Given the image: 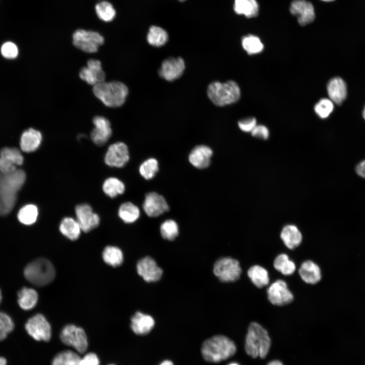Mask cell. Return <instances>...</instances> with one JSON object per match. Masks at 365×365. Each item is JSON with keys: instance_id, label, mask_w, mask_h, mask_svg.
<instances>
[{"instance_id": "1", "label": "cell", "mask_w": 365, "mask_h": 365, "mask_svg": "<svg viewBox=\"0 0 365 365\" xmlns=\"http://www.w3.org/2000/svg\"><path fill=\"white\" fill-rule=\"evenodd\" d=\"M233 340L223 335L213 336L202 343L200 352L203 359L210 363H218L227 360L236 352Z\"/></svg>"}, {"instance_id": "2", "label": "cell", "mask_w": 365, "mask_h": 365, "mask_svg": "<svg viewBox=\"0 0 365 365\" xmlns=\"http://www.w3.org/2000/svg\"><path fill=\"white\" fill-rule=\"evenodd\" d=\"M25 180V172L21 169L6 174L0 172V215H6L11 211L16 203L17 193Z\"/></svg>"}, {"instance_id": "3", "label": "cell", "mask_w": 365, "mask_h": 365, "mask_svg": "<svg viewBox=\"0 0 365 365\" xmlns=\"http://www.w3.org/2000/svg\"><path fill=\"white\" fill-rule=\"evenodd\" d=\"M271 339L268 332L261 324L251 322L248 328L245 341V350L249 356L265 358L271 347Z\"/></svg>"}, {"instance_id": "4", "label": "cell", "mask_w": 365, "mask_h": 365, "mask_svg": "<svg viewBox=\"0 0 365 365\" xmlns=\"http://www.w3.org/2000/svg\"><path fill=\"white\" fill-rule=\"evenodd\" d=\"M93 92L105 106L118 107L125 102L128 89L126 85L119 81H104L94 85Z\"/></svg>"}, {"instance_id": "5", "label": "cell", "mask_w": 365, "mask_h": 365, "mask_svg": "<svg viewBox=\"0 0 365 365\" xmlns=\"http://www.w3.org/2000/svg\"><path fill=\"white\" fill-rule=\"evenodd\" d=\"M240 89L233 81L225 83L213 82L208 86L207 94L215 105L224 106L236 102L240 97Z\"/></svg>"}, {"instance_id": "6", "label": "cell", "mask_w": 365, "mask_h": 365, "mask_svg": "<svg viewBox=\"0 0 365 365\" xmlns=\"http://www.w3.org/2000/svg\"><path fill=\"white\" fill-rule=\"evenodd\" d=\"M24 275L30 283L38 286L48 284L54 279L55 271L52 263L45 258H39L25 268Z\"/></svg>"}, {"instance_id": "7", "label": "cell", "mask_w": 365, "mask_h": 365, "mask_svg": "<svg viewBox=\"0 0 365 365\" xmlns=\"http://www.w3.org/2000/svg\"><path fill=\"white\" fill-rule=\"evenodd\" d=\"M103 37L97 32L79 29L72 35L73 44L83 51L93 53L96 52L104 43Z\"/></svg>"}, {"instance_id": "8", "label": "cell", "mask_w": 365, "mask_h": 365, "mask_svg": "<svg viewBox=\"0 0 365 365\" xmlns=\"http://www.w3.org/2000/svg\"><path fill=\"white\" fill-rule=\"evenodd\" d=\"M213 273L222 282H233L239 279L241 269L237 260L230 257H224L215 263Z\"/></svg>"}, {"instance_id": "9", "label": "cell", "mask_w": 365, "mask_h": 365, "mask_svg": "<svg viewBox=\"0 0 365 365\" xmlns=\"http://www.w3.org/2000/svg\"><path fill=\"white\" fill-rule=\"evenodd\" d=\"M60 339L64 344L72 346L78 352L84 353L87 349L88 343L84 330L74 324L65 326L60 333Z\"/></svg>"}, {"instance_id": "10", "label": "cell", "mask_w": 365, "mask_h": 365, "mask_svg": "<svg viewBox=\"0 0 365 365\" xmlns=\"http://www.w3.org/2000/svg\"><path fill=\"white\" fill-rule=\"evenodd\" d=\"M25 327L27 333L36 341H49L51 337V327L46 318L41 314L30 317Z\"/></svg>"}, {"instance_id": "11", "label": "cell", "mask_w": 365, "mask_h": 365, "mask_svg": "<svg viewBox=\"0 0 365 365\" xmlns=\"http://www.w3.org/2000/svg\"><path fill=\"white\" fill-rule=\"evenodd\" d=\"M269 301L276 306H283L292 302L294 296L282 280H277L272 283L267 289Z\"/></svg>"}, {"instance_id": "12", "label": "cell", "mask_w": 365, "mask_h": 365, "mask_svg": "<svg viewBox=\"0 0 365 365\" xmlns=\"http://www.w3.org/2000/svg\"><path fill=\"white\" fill-rule=\"evenodd\" d=\"M77 221L81 230L88 232L96 228L100 222L98 215L93 211L91 206L87 203L77 205L75 208Z\"/></svg>"}, {"instance_id": "13", "label": "cell", "mask_w": 365, "mask_h": 365, "mask_svg": "<svg viewBox=\"0 0 365 365\" xmlns=\"http://www.w3.org/2000/svg\"><path fill=\"white\" fill-rule=\"evenodd\" d=\"M129 159L128 147L123 142H116L111 144L104 157L106 164L112 167H123Z\"/></svg>"}, {"instance_id": "14", "label": "cell", "mask_w": 365, "mask_h": 365, "mask_svg": "<svg viewBox=\"0 0 365 365\" xmlns=\"http://www.w3.org/2000/svg\"><path fill=\"white\" fill-rule=\"evenodd\" d=\"M185 69L182 58L169 57L162 62L159 69V75L166 81H173L181 76Z\"/></svg>"}, {"instance_id": "15", "label": "cell", "mask_w": 365, "mask_h": 365, "mask_svg": "<svg viewBox=\"0 0 365 365\" xmlns=\"http://www.w3.org/2000/svg\"><path fill=\"white\" fill-rule=\"evenodd\" d=\"M79 76L83 81L93 86L104 82L105 78L100 61L94 59H89L87 66L80 69Z\"/></svg>"}, {"instance_id": "16", "label": "cell", "mask_w": 365, "mask_h": 365, "mask_svg": "<svg viewBox=\"0 0 365 365\" xmlns=\"http://www.w3.org/2000/svg\"><path fill=\"white\" fill-rule=\"evenodd\" d=\"M290 13L297 17L301 25L311 23L315 18V11L312 4L306 0H294L290 6Z\"/></svg>"}, {"instance_id": "17", "label": "cell", "mask_w": 365, "mask_h": 365, "mask_svg": "<svg viewBox=\"0 0 365 365\" xmlns=\"http://www.w3.org/2000/svg\"><path fill=\"white\" fill-rule=\"evenodd\" d=\"M143 209L149 216L157 217L167 211L169 206L162 196L155 192H151L145 195Z\"/></svg>"}, {"instance_id": "18", "label": "cell", "mask_w": 365, "mask_h": 365, "mask_svg": "<svg viewBox=\"0 0 365 365\" xmlns=\"http://www.w3.org/2000/svg\"><path fill=\"white\" fill-rule=\"evenodd\" d=\"M94 128L91 132V138L98 145H104L112 134L110 122L105 117L97 116L93 118Z\"/></svg>"}, {"instance_id": "19", "label": "cell", "mask_w": 365, "mask_h": 365, "mask_svg": "<svg viewBox=\"0 0 365 365\" xmlns=\"http://www.w3.org/2000/svg\"><path fill=\"white\" fill-rule=\"evenodd\" d=\"M137 271L147 282H155L159 280L162 275V270L158 266L155 261L150 257L140 259L137 263Z\"/></svg>"}, {"instance_id": "20", "label": "cell", "mask_w": 365, "mask_h": 365, "mask_svg": "<svg viewBox=\"0 0 365 365\" xmlns=\"http://www.w3.org/2000/svg\"><path fill=\"white\" fill-rule=\"evenodd\" d=\"M212 155V151L209 147L204 145H198L191 152L189 160L194 167L203 169L209 165Z\"/></svg>"}, {"instance_id": "21", "label": "cell", "mask_w": 365, "mask_h": 365, "mask_svg": "<svg viewBox=\"0 0 365 365\" xmlns=\"http://www.w3.org/2000/svg\"><path fill=\"white\" fill-rule=\"evenodd\" d=\"M155 325V320L150 315L137 312L131 319V328L137 335L149 334Z\"/></svg>"}, {"instance_id": "22", "label": "cell", "mask_w": 365, "mask_h": 365, "mask_svg": "<svg viewBox=\"0 0 365 365\" xmlns=\"http://www.w3.org/2000/svg\"><path fill=\"white\" fill-rule=\"evenodd\" d=\"M42 140L40 131L32 128L24 131L20 138V148L22 151L30 153L36 150Z\"/></svg>"}, {"instance_id": "23", "label": "cell", "mask_w": 365, "mask_h": 365, "mask_svg": "<svg viewBox=\"0 0 365 365\" xmlns=\"http://www.w3.org/2000/svg\"><path fill=\"white\" fill-rule=\"evenodd\" d=\"M327 91L330 99L334 103L340 104L346 97V85L341 78L335 77L328 82Z\"/></svg>"}, {"instance_id": "24", "label": "cell", "mask_w": 365, "mask_h": 365, "mask_svg": "<svg viewBox=\"0 0 365 365\" xmlns=\"http://www.w3.org/2000/svg\"><path fill=\"white\" fill-rule=\"evenodd\" d=\"M299 275L302 279L308 284H316L321 278L319 267L312 261L303 262L299 269Z\"/></svg>"}, {"instance_id": "25", "label": "cell", "mask_w": 365, "mask_h": 365, "mask_svg": "<svg viewBox=\"0 0 365 365\" xmlns=\"http://www.w3.org/2000/svg\"><path fill=\"white\" fill-rule=\"evenodd\" d=\"M280 237L285 246L293 249L301 243L302 235L298 228L293 225H286L282 229Z\"/></svg>"}, {"instance_id": "26", "label": "cell", "mask_w": 365, "mask_h": 365, "mask_svg": "<svg viewBox=\"0 0 365 365\" xmlns=\"http://www.w3.org/2000/svg\"><path fill=\"white\" fill-rule=\"evenodd\" d=\"M18 303L21 308L29 310L33 308L38 300L37 292L33 289L24 287L18 292Z\"/></svg>"}, {"instance_id": "27", "label": "cell", "mask_w": 365, "mask_h": 365, "mask_svg": "<svg viewBox=\"0 0 365 365\" xmlns=\"http://www.w3.org/2000/svg\"><path fill=\"white\" fill-rule=\"evenodd\" d=\"M59 230L67 238L75 240L80 236L81 229L77 220L70 217H65L60 222Z\"/></svg>"}, {"instance_id": "28", "label": "cell", "mask_w": 365, "mask_h": 365, "mask_svg": "<svg viewBox=\"0 0 365 365\" xmlns=\"http://www.w3.org/2000/svg\"><path fill=\"white\" fill-rule=\"evenodd\" d=\"M235 12L244 15L247 18L256 17L259 13V6L256 0H235Z\"/></svg>"}, {"instance_id": "29", "label": "cell", "mask_w": 365, "mask_h": 365, "mask_svg": "<svg viewBox=\"0 0 365 365\" xmlns=\"http://www.w3.org/2000/svg\"><path fill=\"white\" fill-rule=\"evenodd\" d=\"M247 275L252 283L259 288H262L269 284L268 272L261 266L251 267L247 271Z\"/></svg>"}, {"instance_id": "30", "label": "cell", "mask_w": 365, "mask_h": 365, "mask_svg": "<svg viewBox=\"0 0 365 365\" xmlns=\"http://www.w3.org/2000/svg\"><path fill=\"white\" fill-rule=\"evenodd\" d=\"M118 215L125 223H132L138 218L140 210L138 207L132 202H126L120 206Z\"/></svg>"}, {"instance_id": "31", "label": "cell", "mask_w": 365, "mask_h": 365, "mask_svg": "<svg viewBox=\"0 0 365 365\" xmlns=\"http://www.w3.org/2000/svg\"><path fill=\"white\" fill-rule=\"evenodd\" d=\"M168 39L167 32L162 28L157 26H152L150 28L147 36L148 43L156 47L164 45Z\"/></svg>"}, {"instance_id": "32", "label": "cell", "mask_w": 365, "mask_h": 365, "mask_svg": "<svg viewBox=\"0 0 365 365\" xmlns=\"http://www.w3.org/2000/svg\"><path fill=\"white\" fill-rule=\"evenodd\" d=\"M102 189L104 193L111 198L123 194L125 190L124 184L119 179L111 177L103 182Z\"/></svg>"}, {"instance_id": "33", "label": "cell", "mask_w": 365, "mask_h": 365, "mask_svg": "<svg viewBox=\"0 0 365 365\" xmlns=\"http://www.w3.org/2000/svg\"><path fill=\"white\" fill-rule=\"evenodd\" d=\"M102 258L105 263L108 265L113 267H117L122 264L123 255L122 251L118 247L107 246L103 251Z\"/></svg>"}, {"instance_id": "34", "label": "cell", "mask_w": 365, "mask_h": 365, "mask_svg": "<svg viewBox=\"0 0 365 365\" xmlns=\"http://www.w3.org/2000/svg\"><path fill=\"white\" fill-rule=\"evenodd\" d=\"M38 216V209L34 204H27L23 206L19 211L18 219L20 223L25 225L34 223Z\"/></svg>"}, {"instance_id": "35", "label": "cell", "mask_w": 365, "mask_h": 365, "mask_svg": "<svg viewBox=\"0 0 365 365\" xmlns=\"http://www.w3.org/2000/svg\"><path fill=\"white\" fill-rule=\"evenodd\" d=\"M273 265L276 270L286 276L291 275L296 270L295 264L285 253L278 255L275 259Z\"/></svg>"}, {"instance_id": "36", "label": "cell", "mask_w": 365, "mask_h": 365, "mask_svg": "<svg viewBox=\"0 0 365 365\" xmlns=\"http://www.w3.org/2000/svg\"><path fill=\"white\" fill-rule=\"evenodd\" d=\"M81 359L77 353L72 351H63L54 357L52 365H80Z\"/></svg>"}, {"instance_id": "37", "label": "cell", "mask_w": 365, "mask_h": 365, "mask_svg": "<svg viewBox=\"0 0 365 365\" xmlns=\"http://www.w3.org/2000/svg\"><path fill=\"white\" fill-rule=\"evenodd\" d=\"M244 50L249 55L261 53L264 45L260 38L252 34L244 36L241 41Z\"/></svg>"}, {"instance_id": "38", "label": "cell", "mask_w": 365, "mask_h": 365, "mask_svg": "<svg viewBox=\"0 0 365 365\" xmlns=\"http://www.w3.org/2000/svg\"><path fill=\"white\" fill-rule=\"evenodd\" d=\"M96 13L98 18L105 22L112 21L116 16V11L110 3L102 1L97 3L95 7Z\"/></svg>"}, {"instance_id": "39", "label": "cell", "mask_w": 365, "mask_h": 365, "mask_svg": "<svg viewBox=\"0 0 365 365\" xmlns=\"http://www.w3.org/2000/svg\"><path fill=\"white\" fill-rule=\"evenodd\" d=\"M158 170V162L155 158H149L144 161L139 168L140 175L148 180L153 178Z\"/></svg>"}, {"instance_id": "40", "label": "cell", "mask_w": 365, "mask_h": 365, "mask_svg": "<svg viewBox=\"0 0 365 365\" xmlns=\"http://www.w3.org/2000/svg\"><path fill=\"white\" fill-rule=\"evenodd\" d=\"M160 232L163 238L173 240L178 236V226L174 221L168 220L161 224Z\"/></svg>"}, {"instance_id": "41", "label": "cell", "mask_w": 365, "mask_h": 365, "mask_svg": "<svg viewBox=\"0 0 365 365\" xmlns=\"http://www.w3.org/2000/svg\"><path fill=\"white\" fill-rule=\"evenodd\" d=\"M0 157L5 158L16 166L23 163V157L20 151L15 148H4L0 151Z\"/></svg>"}, {"instance_id": "42", "label": "cell", "mask_w": 365, "mask_h": 365, "mask_svg": "<svg viewBox=\"0 0 365 365\" xmlns=\"http://www.w3.org/2000/svg\"><path fill=\"white\" fill-rule=\"evenodd\" d=\"M334 102L328 98L321 99L314 106V111L322 119L328 117L334 109Z\"/></svg>"}, {"instance_id": "43", "label": "cell", "mask_w": 365, "mask_h": 365, "mask_svg": "<svg viewBox=\"0 0 365 365\" xmlns=\"http://www.w3.org/2000/svg\"><path fill=\"white\" fill-rule=\"evenodd\" d=\"M14 327V324L11 318L6 313L0 311V341L5 339Z\"/></svg>"}, {"instance_id": "44", "label": "cell", "mask_w": 365, "mask_h": 365, "mask_svg": "<svg viewBox=\"0 0 365 365\" xmlns=\"http://www.w3.org/2000/svg\"><path fill=\"white\" fill-rule=\"evenodd\" d=\"M1 51L3 57L7 59L15 58L18 54L17 46L11 42L4 43L1 47Z\"/></svg>"}, {"instance_id": "45", "label": "cell", "mask_w": 365, "mask_h": 365, "mask_svg": "<svg viewBox=\"0 0 365 365\" xmlns=\"http://www.w3.org/2000/svg\"><path fill=\"white\" fill-rule=\"evenodd\" d=\"M257 125V120L254 118H247L238 122V126L243 131L251 132Z\"/></svg>"}, {"instance_id": "46", "label": "cell", "mask_w": 365, "mask_h": 365, "mask_svg": "<svg viewBox=\"0 0 365 365\" xmlns=\"http://www.w3.org/2000/svg\"><path fill=\"white\" fill-rule=\"evenodd\" d=\"M17 169L16 166L8 160L0 157V172L6 174H9Z\"/></svg>"}, {"instance_id": "47", "label": "cell", "mask_w": 365, "mask_h": 365, "mask_svg": "<svg viewBox=\"0 0 365 365\" xmlns=\"http://www.w3.org/2000/svg\"><path fill=\"white\" fill-rule=\"evenodd\" d=\"M251 132L253 136L263 139H267L269 135L268 128L262 125H256Z\"/></svg>"}, {"instance_id": "48", "label": "cell", "mask_w": 365, "mask_h": 365, "mask_svg": "<svg viewBox=\"0 0 365 365\" xmlns=\"http://www.w3.org/2000/svg\"><path fill=\"white\" fill-rule=\"evenodd\" d=\"M80 365H99V359L94 353H88L81 359Z\"/></svg>"}, {"instance_id": "49", "label": "cell", "mask_w": 365, "mask_h": 365, "mask_svg": "<svg viewBox=\"0 0 365 365\" xmlns=\"http://www.w3.org/2000/svg\"><path fill=\"white\" fill-rule=\"evenodd\" d=\"M356 171L359 175L365 178V160L361 162L357 165Z\"/></svg>"}, {"instance_id": "50", "label": "cell", "mask_w": 365, "mask_h": 365, "mask_svg": "<svg viewBox=\"0 0 365 365\" xmlns=\"http://www.w3.org/2000/svg\"><path fill=\"white\" fill-rule=\"evenodd\" d=\"M267 365H283V364L280 360H274L270 361Z\"/></svg>"}, {"instance_id": "51", "label": "cell", "mask_w": 365, "mask_h": 365, "mask_svg": "<svg viewBox=\"0 0 365 365\" xmlns=\"http://www.w3.org/2000/svg\"><path fill=\"white\" fill-rule=\"evenodd\" d=\"M159 365H174V363L169 359H165L163 360Z\"/></svg>"}, {"instance_id": "52", "label": "cell", "mask_w": 365, "mask_h": 365, "mask_svg": "<svg viewBox=\"0 0 365 365\" xmlns=\"http://www.w3.org/2000/svg\"><path fill=\"white\" fill-rule=\"evenodd\" d=\"M0 365H7V360L3 357H0Z\"/></svg>"}, {"instance_id": "53", "label": "cell", "mask_w": 365, "mask_h": 365, "mask_svg": "<svg viewBox=\"0 0 365 365\" xmlns=\"http://www.w3.org/2000/svg\"><path fill=\"white\" fill-rule=\"evenodd\" d=\"M228 365H240V364H239L238 363H237L236 362H232V363H229Z\"/></svg>"}, {"instance_id": "54", "label": "cell", "mask_w": 365, "mask_h": 365, "mask_svg": "<svg viewBox=\"0 0 365 365\" xmlns=\"http://www.w3.org/2000/svg\"><path fill=\"white\" fill-rule=\"evenodd\" d=\"M362 115H363V118H364V120H365V107H364V110H363V111Z\"/></svg>"}, {"instance_id": "55", "label": "cell", "mask_w": 365, "mask_h": 365, "mask_svg": "<svg viewBox=\"0 0 365 365\" xmlns=\"http://www.w3.org/2000/svg\"><path fill=\"white\" fill-rule=\"evenodd\" d=\"M2 292H1V289H0V303H1V301H2Z\"/></svg>"}, {"instance_id": "56", "label": "cell", "mask_w": 365, "mask_h": 365, "mask_svg": "<svg viewBox=\"0 0 365 365\" xmlns=\"http://www.w3.org/2000/svg\"><path fill=\"white\" fill-rule=\"evenodd\" d=\"M321 1H324V2H331V1H334V0H321Z\"/></svg>"}, {"instance_id": "57", "label": "cell", "mask_w": 365, "mask_h": 365, "mask_svg": "<svg viewBox=\"0 0 365 365\" xmlns=\"http://www.w3.org/2000/svg\"><path fill=\"white\" fill-rule=\"evenodd\" d=\"M178 1H180V2H184V1H185L186 0H178Z\"/></svg>"}, {"instance_id": "58", "label": "cell", "mask_w": 365, "mask_h": 365, "mask_svg": "<svg viewBox=\"0 0 365 365\" xmlns=\"http://www.w3.org/2000/svg\"><path fill=\"white\" fill-rule=\"evenodd\" d=\"M108 365H115V364H108Z\"/></svg>"}]
</instances>
